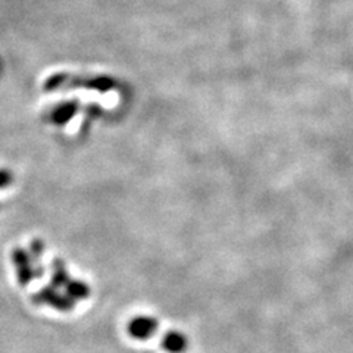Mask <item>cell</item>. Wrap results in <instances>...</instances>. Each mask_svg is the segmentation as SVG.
I'll return each instance as SVG.
<instances>
[{
	"instance_id": "cell-1",
	"label": "cell",
	"mask_w": 353,
	"mask_h": 353,
	"mask_svg": "<svg viewBox=\"0 0 353 353\" xmlns=\"http://www.w3.org/2000/svg\"><path fill=\"white\" fill-rule=\"evenodd\" d=\"M154 328H157V324L152 319L148 318H141L132 321L130 325V333L134 336L136 339H148L152 333H154Z\"/></svg>"
},
{
	"instance_id": "cell-2",
	"label": "cell",
	"mask_w": 353,
	"mask_h": 353,
	"mask_svg": "<svg viewBox=\"0 0 353 353\" xmlns=\"http://www.w3.org/2000/svg\"><path fill=\"white\" fill-rule=\"evenodd\" d=\"M185 339L181 334L172 333L167 336V339H163V347L170 353H181L185 349Z\"/></svg>"
}]
</instances>
